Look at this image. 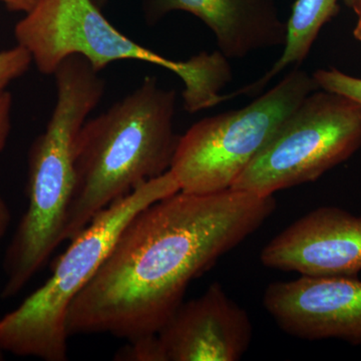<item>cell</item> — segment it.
Listing matches in <instances>:
<instances>
[{
  "instance_id": "cell-1",
  "label": "cell",
  "mask_w": 361,
  "mask_h": 361,
  "mask_svg": "<svg viewBox=\"0 0 361 361\" xmlns=\"http://www.w3.org/2000/svg\"><path fill=\"white\" fill-rule=\"evenodd\" d=\"M275 209L274 196L233 189L176 192L142 209L71 302L68 337L110 334L133 341L156 334L190 283L257 231Z\"/></svg>"
},
{
  "instance_id": "cell-2",
  "label": "cell",
  "mask_w": 361,
  "mask_h": 361,
  "mask_svg": "<svg viewBox=\"0 0 361 361\" xmlns=\"http://www.w3.org/2000/svg\"><path fill=\"white\" fill-rule=\"evenodd\" d=\"M177 94L156 78L80 129L75 146V187L63 241L75 238L111 204L167 173L180 135L174 130Z\"/></svg>"
},
{
  "instance_id": "cell-3",
  "label": "cell",
  "mask_w": 361,
  "mask_h": 361,
  "mask_svg": "<svg viewBox=\"0 0 361 361\" xmlns=\"http://www.w3.org/2000/svg\"><path fill=\"white\" fill-rule=\"evenodd\" d=\"M99 73L80 56L66 59L54 71L56 102L28 152L27 210L4 256L2 298L18 295L63 242L75 187V141L104 94Z\"/></svg>"
},
{
  "instance_id": "cell-4",
  "label": "cell",
  "mask_w": 361,
  "mask_h": 361,
  "mask_svg": "<svg viewBox=\"0 0 361 361\" xmlns=\"http://www.w3.org/2000/svg\"><path fill=\"white\" fill-rule=\"evenodd\" d=\"M14 37L45 75H54L71 56H82L97 71L118 61L172 71L184 85L183 102L190 114L223 103L220 92L232 80L222 52L203 51L186 61L165 58L116 30L92 0H39L16 23Z\"/></svg>"
},
{
  "instance_id": "cell-5",
  "label": "cell",
  "mask_w": 361,
  "mask_h": 361,
  "mask_svg": "<svg viewBox=\"0 0 361 361\" xmlns=\"http://www.w3.org/2000/svg\"><path fill=\"white\" fill-rule=\"evenodd\" d=\"M168 171L111 204L71 240L49 280L16 310L0 318V350L45 361L68 357L66 315L71 302L108 257L133 217L154 202L179 192Z\"/></svg>"
},
{
  "instance_id": "cell-6",
  "label": "cell",
  "mask_w": 361,
  "mask_h": 361,
  "mask_svg": "<svg viewBox=\"0 0 361 361\" xmlns=\"http://www.w3.org/2000/svg\"><path fill=\"white\" fill-rule=\"evenodd\" d=\"M319 90L295 66L274 87L237 111L209 116L180 135L170 172L180 191H226L308 94Z\"/></svg>"
},
{
  "instance_id": "cell-7",
  "label": "cell",
  "mask_w": 361,
  "mask_h": 361,
  "mask_svg": "<svg viewBox=\"0 0 361 361\" xmlns=\"http://www.w3.org/2000/svg\"><path fill=\"white\" fill-rule=\"evenodd\" d=\"M361 149V104L317 90L308 94L230 189L258 196L314 182Z\"/></svg>"
},
{
  "instance_id": "cell-8",
  "label": "cell",
  "mask_w": 361,
  "mask_h": 361,
  "mask_svg": "<svg viewBox=\"0 0 361 361\" xmlns=\"http://www.w3.org/2000/svg\"><path fill=\"white\" fill-rule=\"evenodd\" d=\"M252 336L250 316L214 282L201 296L183 301L156 334L129 341L116 360L237 361Z\"/></svg>"
},
{
  "instance_id": "cell-9",
  "label": "cell",
  "mask_w": 361,
  "mask_h": 361,
  "mask_svg": "<svg viewBox=\"0 0 361 361\" xmlns=\"http://www.w3.org/2000/svg\"><path fill=\"white\" fill-rule=\"evenodd\" d=\"M263 306L285 334L303 341L339 339L361 345L357 277H300L268 285Z\"/></svg>"
},
{
  "instance_id": "cell-10",
  "label": "cell",
  "mask_w": 361,
  "mask_h": 361,
  "mask_svg": "<svg viewBox=\"0 0 361 361\" xmlns=\"http://www.w3.org/2000/svg\"><path fill=\"white\" fill-rule=\"evenodd\" d=\"M270 269L306 276L357 277L361 271V215L318 207L285 228L260 254Z\"/></svg>"
},
{
  "instance_id": "cell-11",
  "label": "cell",
  "mask_w": 361,
  "mask_h": 361,
  "mask_svg": "<svg viewBox=\"0 0 361 361\" xmlns=\"http://www.w3.org/2000/svg\"><path fill=\"white\" fill-rule=\"evenodd\" d=\"M173 11L193 14L215 35L218 51L228 59L284 47L286 23L277 0H144L145 18L155 25Z\"/></svg>"
},
{
  "instance_id": "cell-12",
  "label": "cell",
  "mask_w": 361,
  "mask_h": 361,
  "mask_svg": "<svg viewBox=\"0 0 361 361\" xmlns=\"http://www.w3.org/2000/svg\"><path fill=\"white\" fill-rule=\"evenodd\" d=\"M349 7L355 0H343ZM339 0H296L286 23L287 33L283 52L267 73L259 80L229 94L225 101L238 96H257L266 85L289 66H299L307 58L323 26L337 13Z\"/></svg>"
},
{
  "instance_id": "cell-13",
  "label": "cell",
  "mask_w": 361,
  "mask_h": 361,
  "mask_svg": "<svg viewBox=\"0 0 361 361\" xmlns=\"http://www.w3.org/2000/svg\"><path fill=\"white\" fill-rule=\"evenodd\" d=\"M312 77L320 90L336 92L361 104V78L351 77L336 68L316 71Z\"/></svg>"
},
{
  "instance_id": "cell-14",
  "label": "cell",
  "mask_w": 361,
  "mask_h": 361,
  "mask_svg": "<svg viewBox=\"0 0 361 361\" xmlns=\"http://www.w3.org/2000/svg\"><path fill=\"white\" fill-rule=\"evenodd\" d=\"M32 65V56L20 45L0 51V97L7 92V87L23 77Z\"/></svg>"
},
{
  "instance_id": "cell-15",
  "label": "cell",
  "mask_w": 361,
  "mask_h": 361,
  "mask_svg": "<svg viewBox=\"0 0 361 361\" xmlns=\"http://www.w3.org/2000/svg\"><path fill=\"white\" fill-rule=\"evenodd\" d=\"M13 96L6 92L0 97V153L4 151L11 129Z\"/></svg>"
},
{
  "instance_id": "cell-16",
  "label": "cell",
  "mask_w": 361,
  "mask_h": 361,
  "mask_svg": "<svg viewBox=\"0 0 361 361\" xmlns=\"http://www.w3.org/2000/svg\"><path fill=\"white\" fill-rule=\"evenodd\" d=\"M39 0H0L11 11L26 13L37 4Z\"/></svg>"
},
{
  "instance_id": "cell-17",
  "label": "cell",
  "mask_w": 361,
  "mask_h": 361,
  "mask_svg": "<svg viewBox=\"0 0 361 361\" xmlns=\"http://www.w3.org/2000/svg\"><path fill=\"white\" fill-rule=\"evenodd\" d=\"M11 215L8 206L6 205L4 199L0 197V239L4 236L9 224H11Z\"/></svg>"
},
{
  "instance_id": "cell-18",
  "label": "cell",
  "mask_w": 361,
  "mask_h": 361,
  "mask_svg": "<svg viewBox=\"0 0 361 361\" xmlns=\"http://www.w3.org/2000/svg\"><path fill=\"white\" fill-rule=\"evenodd\" d=\"M350 8L353 9L357 16V21H356V25L353 30V37L361 44V0H355L351 4Z\"/></svg>"
},
{
  "instance_id": "cell-19",
  "label": "cell",
  "mask_w": 361,
  "mask_h": 361,
  "mask_svg": "<svg viewBox=\"0 0 361 361\" xmlns=\"http://www.w3.org/2000/svg\"><path fill=\"white\" fill-rule=\"evenodd\" d=\"M92 1H94L97 6H104V4H106V0H92Z\"/></svg>"
}]
</instances>
